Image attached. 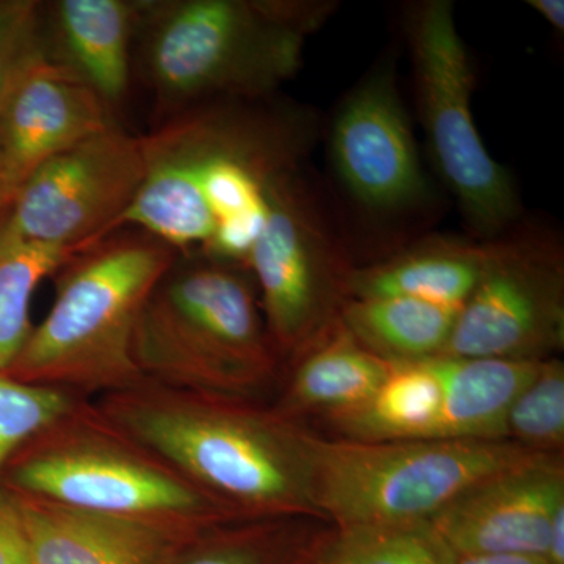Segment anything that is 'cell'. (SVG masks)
<instances>
[{
    "mask_svg": "<svg viewBox=\"0 0 564 564\" xmlns=\"http://www.w3.org/2000/svg\"><path fill=\"white\" fill-rule=\"evenodd\" d=\"M562 507L563 454H551L475 485L429 524L456 560L485 555L545 558L552 521Z\"/></svg>",
    "mask_w": 564,
    "mask_h": 564,
    "instance_id": "obj_13",
    "label": "cell"
},
{
    "mask_svg": "<svg viewBox=\"0 0 564 564\" xmlns=\"http://www.w3.org/2000/svg\"><path fill=\"white\" fill-rule=\"evenodd\" d=\"M425 361L443 391L436 440L480 441H508V411L544 362L452 356Z\"/></svg>",
    "mask_w": 564,
    "mask_h": 564,
    "instance_id": "obj_17",
    "label": "cell"
},
{
    "mask_svg": "<svg viewBox=\"0 0 564 564\" xmlns=\"http://www.w3.org/2000/svg\"><path fill=\"white\" fill-rule=\"evenodd\" d=\"M10 496L28 533L33 564H155L170 544L198 530Z\"/></svg>",
    "mask_w": 564,
    "mask_h": 564,
    "instance_id": "obj_15",
    "label": "cell"
},
{
    "mask_svg": "<svg viewBox=\"0 0 564 564\" xmlns=\"http://www.w3.org/2000/svg\"><path fill=\"white\" fill-rule=\"evenodd\" d=\"M243 267L181 252L152 289L133 333L144 380L177 391L258 400L278 356Z\"/></svg>",
    "mask_w": 564,
    "mask_h": 564,
    "instance_id": "obj_5",
    "label": "cell"
},
{
    "mask_svg": "<svg viewBox=\"0 0 564 564\" xmlns=\"http://www.w3.org/2000/svg\"><path fill=\"white\" fill-rule=\"evenodd\" d=\"M302 170L267 187L265 225L247 263L274 350L293 358L340 321L355 270Z\"/></svg>",
    "mask_w": 564,
    "mask_h": 564,
    "instance_id": "obj_9",
    "label": "cell"
},
{
    "mask_svg": "<svg viewBox=\"0 0 564 564\" xmlns=\"http://www.w3.org/2000/svg\"><path fill=\"white\" fill-rule=\"evenodd\" d=\"M113 124L101 96L43 47L0 106V169L11 199L41 163Z\"/></svg>",
    "mask_w": 564,
    "mask_h": 564,
    "instance_id": "obj_14",
    "label": "cell"
},
{
    "mask_svg": "<svg viewBox=\"0 0 564 564\" xmlns=\"http://www.w3.org/2000/svg\"><path fill=\"white\" fill-rule=\"evenodd\" d=\"M3 475L11 494L77 510L184 530L237 519L107 422L90 400L33 436Z\"/></svg>",
    "mask_w": 564,
    "mask_h": 564,
    "instance_id": "obj_7",
    "label": "cell"
},
{
    "mask_svg": "<svg viewBox=\"0 0 564 564\" xmlns=\"http://www.w3.org/2000/svg\"><path fill=\"white\" fill-rule=\"evenodd\" d=\"M181 252L141 231L111 232L55 273V302L7 373L87 399L143 383L133 333Z\"/></svg>",
    "mask_w": 564,
    "mask_h": 564,
    "instance_id": "obj_4",
    "label": "cell"
},
{
    "mask_svg": "<svg viewBox=\"0 0 564 564\" xmlns=\"http://www.w3.org/2000/svg\"><path fill=\"white\" fill-rule=\"evenodd\" d=\"M388 377L372 399L328 421L345 440L367 443L436 440L443 391L425 359L389 362Z\"/></svg>",
    "mask_w": 564,
    "mask_h": 564,
    "instance_id": "obj_22",
    "label": "cell"
},
{
    "mask_svg": "<svg viewBox=\"0 0 564 564\" xmlns=\"http://www.w3.org/2000/svg\"><path fill=\"white\" fill-rule=\"evenodd\" d=\"M480 276L437 356L545 361L564 345V267L545 237L485 240Z\"/></svg>",
    "mask_w": 564,
    "mask_h": 564,
    "instance_id": "obj_10",
    "label": "cell"
},
{
    "mask_svg": "<svg viewBox=\"0 0 564 564\" xmlns=\"http://www.w3.org/2000/svg\"><path fill=\"white\" fill-rule=\"evenodd\" d=\"M458 307L404 299H351L340 323L386 362H414L441 355L458 317Z\"/></svg>",
    "mask_w": 564,
    "mask_h": 564,
    "instance_id": "obj_21",
    "label": "cell"
},
{
    "mask_svg": "<svg viewBox=\"0 0 564 564\" xmlns=\"http://www.w3.org/2000/svg\"><path fill=\"white\" fill-rule=\"evenodd\" d=\"M529 6L556 32L564 31L563 0H530Z\"/></svg>",
    "mask_w": 564,
    "mask_h": 564,
    "instance_id": "obj_29",
    "label": "cell"
},
{
    "mask_svg": "<svg viewBox=\"0 0 564 564\" xmlns=\"http://www.w3.org/2000/svg\"><path fill=\"white\" fill-rule=\"evenodd\" d=\"M79 251L25 239L7 207L0 210V373H7L32 332L31 304L40 282Z\"/></svg>",
    "mask_w": 564,
    "mask_h": 564,
    "instance_id": "obj_23",
    "label": "cell"
},
{
    "mask_svg": "<svg viewBox=\"0 0 564 564\" xmlns=\"http://www.w3.org/2000/svg\"><path fill=\"white\" fill-rule=\"evenodd\" d=\"M137 22L132 0H58L43 7L44 51L113 110L131 84Z\"/></svg>",
    "mask_w": 564,
    "mask_h": 564,
    "instance_id": "obj_16",
    "label": "cell"
},
{
    "mask_svg": "<svg viewBox=\"0 0 564 564\" xmlns=\"http://www.w3.org/2000/svg\"><path fill=\"white\" fill-rule=\"evenodd\" d=\"M332 0H141L140 73L163 113L269 99L303 65Z\"/></svg>",
    "mask_w": 564,
    "mask_h": 564,
    "instance_id": "obj_3",
    "label": "cell"
},
{
    "mask_svg": "<svg viewBox=\"0 0 564 564\" xmlns=\"http://www.w3.org/2000/svg\"><path fill=\"white\" fill-rule=\"evenodd\" d=\"M43 47V3L0 0V106L18 74Z\"/></svg>",
    "mask_w": 564,
    "mask_h": 564,
    "instance_id": "obj_27",
    "label": "cell"
},
{
    "mask_svg": "<svg viewBox=\"0 0 564 564\" xmlns=\"http://www.w3.org/2000/svg\"><path fill=\"white\" fill-rule=\"evenodd\" d=\"M329 554L337 564H456L426 522L334 529Z\"/></svg>",
    "mask_w": 564,
    "mask_h": 564,
    "instance_id": "obj_24",
    "label": "cell"
},
{
    "mask_svg": "<svg viewBox=\"0 0 564 564\" xmlns=\"http://www.w3.org/2000/svg\"><path fill=\"white\" fill-rule=\"evenodd\" d=\"M315 513L336 530L426 522L475 485L541 458L513 441L367 443L304 433Z\"/></svg>",
    "mask_w": 564,
    "mask_h": 564,
    "instance_id": "obj_6",
    "label": "cell"
},
{
    "mask_svg": "<svg viewBox=\"0 0 564 564\" xmlns=\"http://www.w3.org/2000/svg\"><path fill=\"white\" fill-rule=\"evenodd\" d=\"M91 403L234 518L321 519L311 499L306 426L276 408L148 380Z\"/></svg>",
    "mask_w": 564,
    "mask_h": 564,
    "instance_id": "obj_2",
    "label": "cell"
},
{
    "mask_svg": "<svg viewBox=\"0 0 564 564\" xmlns=\"http://www.w3.org/2000/svg\"><path fill=\"white\" fill-rule=\"evenodd\" d=\"M334 527L317 518L232 519L185 534L155 564H306Z\"/></svg>",
    "mask_w": 564,
    "mask_h": 564,
    "instance_id": "obj_19",
    "label": "cell"
},
{
    "mask_svg": "<svg viewBox=\"0 0 564 564\" xmlns=\"http://www.w3.org/2000/svg\"><path fill=\"white\" fill-rule=\"evenodd\" d=\"M332 538H329L328 543L323 545L317 554L311 556V558L307 560L306 564H337L336 560H334L332 554H329V543H332Z\"/></svg>",
    "mask_w": 564,
    "mask_h": 564,
    "instance_id": "obj_31",
    "label": "cell"
},
{
    "mask_svg": "<svg viewBox=\"0 0 564 564\" xmlns=\"http://www.w3.org/2000/svg\"><path fill=\"white\" fill-rule=\"evenodd\" d=\"M314 118L259 101L203 104L141 135L144 176L117 229L150 234L180 252L199 251L221 223L265 214L274 177L302 169Z\"/></svg>",
    "mask_w": 564,
    "mask_h": 564,
    "instance_id": "obj_1",
    "label": "cell"
},
{
    "mask_svg": "<svg viewBox=\"0 0 564 564\" xmlns=\"http://www.w3.org/2000/svg\"><path fill=\"white\" fill-rule=\"evenodd\" d=\"M329 151L337 176L356 203L397 214L429 198V184L388 63L359 82L334 115Z\"/></svg>",
    "mask_w": 564,
    "mask_h": 564,
    "instance_id": "obj_12",
    "label": "cell"
},
{
    "mask_svg": "<svg viewBox=\"0 0 564 564\" xmlns=\"http://www.w3.org/2000/svg\"><path fill=\"white\" fill-rule=\"evenodd\" d=\"M419 111L437 172L473 231L492 240L519 214L510 173L486 150L473 115L474 68L451 0L417 3L408 18Z\"/></svg>",
    "mask_w": 564,
    "mask_h": 564,
    "instance_id": "obj_8",
    "label": "cell"
},
{
    "mask_svg": "<svg viewBox=\"0 0 564 564\" xmlns=\"http://www.w3.org/2000/svg\"><path fill=\"white\" fill-rule=\"evenodd\" d=\"M143 176L140 137L110 126L41 163L7 206L10 223L33 242L82 250L117 231Z\"/></svg>",
    "mask_w": 564,
    "mask_h": 564,
    "instance_id": "obj_11",
    "label": "cell"
},
{
    "mask_svg": "<svg viewBox=\"0 0 564 564\" xmlns=\"http://www.w3.org/2000/svg\"><path fill=\"white\" fill-rule=\"evenodd\" d=\"M11 202L9 188H7L6 181H3L2 169H0V210L6 209Z\"/></svg>",
    "mask_w": 564,
    "mask_h": 564,
    "instance_id": "obj_32",
    "label": "cell"
},
{
    "mask_svg": "<svg viewBox=\"0 0 564 564\" xmlns=\"http://www.w3.org/2000/svg\"><path fill=\"white\" fill-rule=\"evenodd\" d=\"M507 440L543 454H563L564 364L545 359L507 415Z\"/></svg>",
    "mask_w": 564,
    "mask_h": 564,
    "instance_id": "obj_25",
    "label": "cell"
},
{
    "mask_svg": "<svg viewBox=\"0 0 564 564\" xmlns=\"http://www.w3.org/2000/svg\"><path fill=\"white\" fill-rule=\"evenodd\" d=\"M484 252V242L432 237L389 261L352 270L350 296H404L459 310L480 276Z\"/></svg>",
    "mask_w": 564,
    "mask_h": 564,
    "instance_id": "obj_20",
    "label": "cell"
},
{
    "mask_svg": "<svg viewBox=\"0 0 564 564\" xmlns=\"http://www.w3.org/2000/svg\"><path fill=\"white\" fill-rule=\"evenodd\" d=\"M295 358L300 361L276 410L296 421L299 415L317 411L329 419L358 410L372 399L391 369L340 321Z\"/></svg>",
    "mask_w": 564,
    "mask_h": 564,
    "instance_id": "obj_18",
    "label": "cell"
},
{
    "mask_svg": "<svg viewBox=\"0 0 564 564\" xmlns=\"http://www.w3.org/2000/svg\"><path fill=\"white\" fill-rule=\"evenodd\" d=\"M0 564H33L31 544L17 505L0 494Z\"/></svg>",
    "mask_w": 564,
    "mask_h": 564,
    "instance_id": "obj_28",
    "label": "cell"
},
{
    "mask_svg": "<svg viewBox=\"0 0 564 564\" xmlns=\"http://www.w3.org/2000/svg\"><path fill=\"white\" fill-rule=\"evenodd\" d=\"M456 564H549L540 556H522V555H485V556H466L459 558Z\"/></svg>",
    "mask_w": 564,
    "mask_h": 564,
    "instance_id": "obj_30",
    "label": "cell"
},
{
    "mask_svg": "<svg viewBox=\"0 0 564 564\" xmlns=\"http://www.w3.org/2000/svg\"><path fill=\"white\" fill-rule=\"evenodd\" d=\"M63 389L24 383L0 373V478L33 436L82 402Z\"/></svg>",
    "mask_w": 564,
    "mask_h": 564,
    "instance_id": "obj_26",
    "label": "cell"
}]
</instances>
